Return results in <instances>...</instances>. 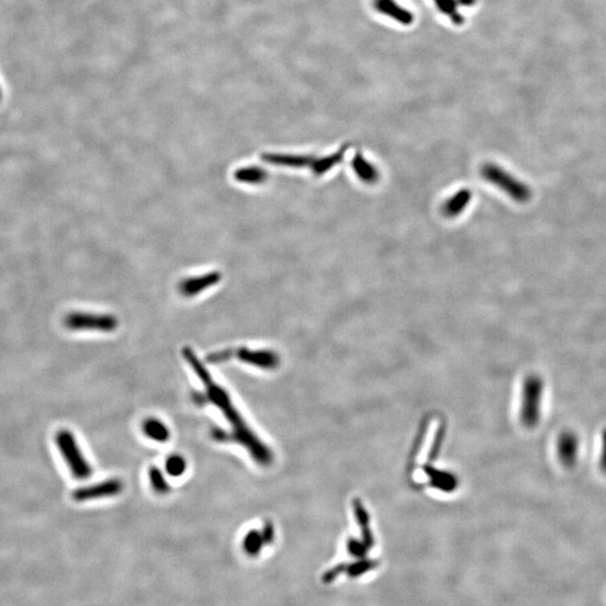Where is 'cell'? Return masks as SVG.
<instances>
[{"mask_svg":"<svg viewBox=\"0 0 606 606\" xmlns=\"http://www.w3.org/2000/svg\"><path fill=\"white\" fill-rule=\"evenodd\" d=\"M149 480H150L151 486H152L153 490L155 491L158 494L164 495V494L170 492V485L167 483L164 474L156 466H152L150 471H149Z\"/></svg>","mask_w":606,"mask_h":606,"instance_id":"e0dca14e","label":"cell"},{"mask_svg":"<svg viewBox=\"0 0 606 606\" xmlns=\"http://www.w3.org/2000/svg\"><path fill=\"white\" fill-rule=\"evenodd\" d=\"M124 483L120 478H111L106 481L93 484L89 486L80 487L72 493V499L75 502L93 501V500L106 499L120 495L123 492Z\"/></svg>","mask_w":606,"mask_h":606,"instance_id":"8992f818","label":"cell"},{"mask_svg":"<svg viewBox=\"0 0 606 606\" xmlns=\"http://www.w3.org/2000/svg\"><path fill=\"white\" fill-rule=\"evenodd\" d=\"M187 471V462L181 455H171L165 460V472L171 477H180Z\"/></svg>","mask_w":606,"mask_h":606,"instance_id":"ac0fdd59","label":"cell"},{"mask_svg":"<svg viewBox=\"0 0 606 606\" xmlns=\"http://www.w3.org/2000/svg\"><path fill=\"white\" fill-rule=\"evenodd\" d=\"M600 468L606 474V428L600 438Z\"/></svg>","mask_w":606,"mask_h":606,"instance_id":"44dd1931","label":"cell"},{"mask_svg":"<svg viewBox=\"0 0 606 606\" xmlns=\"http://www.w3.org/2000/svg\"><path fill=\"white\" fill-rule=\"evenodd\" d=\"M55 442L61 455L66 460L72 476L79 481L87 480L93 475L91 465L79 447L75 435L69 429H61L55 435Z\"/></svg>","mask_w":606,"mask_h":606,"instance_id":"7a4b0ae2","label":"cell"},{"mask_svg":"<svg viewBox=\"0 0 606 606\" xmlns=\"http://www.w3.org/2000/svg\"><path fill=\"white\" fill-rule=\"evenodd\" d=\"M64 325L69 330H96V332H114L118 327V320L111 314H88V312H71L64 319Z\"/></svg>","mask_w":606,"mask_h":606,"instance_id":"5b68a950","label":"cell"},{"mask_svg":"<svg viewBox=\"0 0 606 606\" xmlns=\"http://www.w3.org/2000/svg\"><path fill=\"white\" fill-rule=\"evenodd\" d=\"M235 357L245 364L261 370H276L281 364L280 356L269 350H249L247 347H240L235 348Z\"/></svg>","mask_w":606,"mask_h":606,"instance_id":"52a82bcc","label":"cell"},{"mask_svg":"<svg viewBox=\"0 0 606 606\" xmlns=\"http://www.w3.org/2000/svg\"><path fill=\"white\" fill-rule=\"evenodd\" d=\"M263 537L258 530H251L246 533L244 541H243V548L245 550V553L249 556H257L262 551L264 546Z\"/></svg>","mask_w":606,"mask_h":606,"instance_id":"9a60e30c","label":"cell"},{"mask_svg":"<svg viewBox=\"0 0 606 606\" xmlns=\"http://www.w3.org/2000/svg\"><path fill=\"white\" fill-rule=\"evenodd\" d=\"M352 165L356 176H359L363 182L373 184L379 181V171L373 164H370V162L366 161L361 153L356 154L355 158H352Z\"/></svg>","mask_w":606,"mask_h":606,"instance_id":"8fae6325","label":"cell"},{"mask_svg":"<svg viewBox=\"0 0 606 606\" xmlns=\"http://www.w3.org/2000/svg\"><path fill=\"white\" fill-rule=\"evenodd\" d=\"M144 435L156 442H167L170 439V430L167 424L156 418H149L142 424Z\"/></svg>","mask_w":606,"mask_h":606,"instance_id":"4fadbf2b","label":"cell"},{"mask_svg":"<svg viewBox=\"0 0 606 606\" xmlns=\"http://www.w3.org/2000/svg\"><path fill=\"white\" fill-rule=\"evenodd\" d=\"M542 395H544L542 379L537 375L529 377L523 388L522 410H521V418L527 427H535L540 420Z\"/></svg>","mask_w":606,"mask_h":606,"instance_id":"277c9868","label":"cell"},{"mask_svg":"<svg viewBox=\"0 0 606 606\" xmlns=\"http://www.w3.org/2000/svg\"><path fill=\"white\" fill-rule=\"evenodd\" d=\"M580 438L573 431H565L558 438L557 451H558L559 460L566 467H573L576 465L577 460L580 456Z\"/></svg>","mask_w":606,"mask_h":606,"instance_id":"ba28073f","label":"cell"},{"mask_svg":"<svg viewBox=\"0 0 606 606\" xmlns=\"http://www.w3.org/2000/svg\"><path fill=\"white\" fill-rule=\"evenodd\" d=\"M261 533H262V537H263L264 544L265 545H271L274 540V527H273L272 522H269V521H266L265 524H264L263 529L261 530Z\"/></svg>","mask_w":606,"mask_h":606,"instance_id":"ffe728a7","label":"cell"},{"mask_svg":"<svg viewBox=\"0 0 606 606\" xmlns=\"http://www.w3.org/2000/svg\"><path fill=\"white\" fill-rule=\"evenodd\" d=\"M471 199H472V193L469 190H466V189L460 190L454 194L451 199L446 201L445 205L442 207L444 215L449 218H454L465 209Z\"/></svg>","mask_w":606,"mask_h":606,"instance_id":"7c38bea8","label":"cell"},{"mask_svg":"<svg viewBox=\"0 0 606 606\" xmlns=\"http://www.w3.org/2000/svg\"><path fill=\"white\" fill-rule=\"evenodd\" d=\"M437 8L439 9L444 15L448 16L454 24L462 25L465 21V18L458 10L457 0H435Z\"/></svg>","mask_w":606,"mask_h":606,"instance_id":"5bb4252c","label":"cell"},{"mask_svg":"<svg viewBox=\"0 0 606 606\" xmlns=\"http://www.w3.org/2000/svg\"><path fill=\"white\" fill-rule=\"evenodd\" d=\"M235 178H236L237 181H240V182L255 184V183L263 182L264 180L266 179V173L265 171L258 169V167H244V169L237 171L235 173Z\"/></svg>","mask_w":606,"mask_h":606,"instance_id":"2e32d148","label":"cell"},{"mask_svg":"<svg viewBox=\"0 0 606 606\" xmlns=\"http://www.w3.org/2000/svg\"><path fill=\"white\" fill-rule=\"evenodd\" d=\"M234 357H235V348H229V350H222L211 352V354L207 356L206 361L210 363V364H220V363L230 361Z\"/></svg>","mask_w":606,"mask_h":606,"instance_id":"d6986e66","label":"cell"},{"mask_svg":"<svg viewBox=\"0 0 606 606\" xmlns=\"http://www.w3.org/2000/svg\"><path fill=\"white\" fill-rule=\"evenodd\" d=\"M182 355L205 386L203 393L206 395L207 404H212L220 410V413L230 424L231 430L228 431V442H236L243 446L258 465H271L274 460L272 451L248 427L245 419L243 418L236 406H234L229 393L214 381L209 370H207L202 361L198 359V356L190 347L183 348Z\"/></svg>","mask_w":606,"mask_h":606,"instance_id":"6da1fadb","label":"cell"},{"mask_svg":"<svg viewBox=\"0 0 606 606\" xmlns=\"http://www.w3.org/2000/svg\"><path fill=\"white\" fill-rule=\"evenodd\" d=\"M484 179L496 185L517 202H527L531 199V190L524 183L509 174L506 171L494 164H486L482 169Z\"/></svg>","mask_w":606,"mask_h":606,"instance_id":"3957f363","label":"cell"},{"mask_svg":"<svg viewBox=\"0 0 606 606\" xmlns=\"http://www.w3.org/2000/svg\"><path fill=\"white\" fill-rule=\"evenodd\" d=\"M220 275L218 273H210V274L196 276V278H187L180 284V291L183 296H192L197 293L202 292L214 284L218 283Z\"/></svg>","mask_w":606,"mask_h":606,"instance_id":"30bf717a","label":"cell"},{"mask_svg":"<svg viewBox=\"0 0 606 606\" xmlns=\"http://www.w3.org/2000/svg\"><path fill=\"white\" fill-rule=\"evenodd\" d=\"M374 7L377 12L392 18L399 24L409 26L415 21V15L413 12L406 7L401 6L395 0H374Z\"/></svg>","mask_w":606,"mask_h":606,"instance_id":"9c48e42d","label":"cell"},{"mask_svg":"<svg viewBox=\"0 0 606 606\" xmlns=\"http://www.w3.org/2000/svg\"><path fill=\"white\" fill-rule=\"evenodd\" d=\"M457 3L460 6L469 7L473 6L476 3V0H457Z\"/></svg>","mask_w":606,"mask_h":606,"instance_id":"7402d4cb","label":"cell"}]
</instances>
